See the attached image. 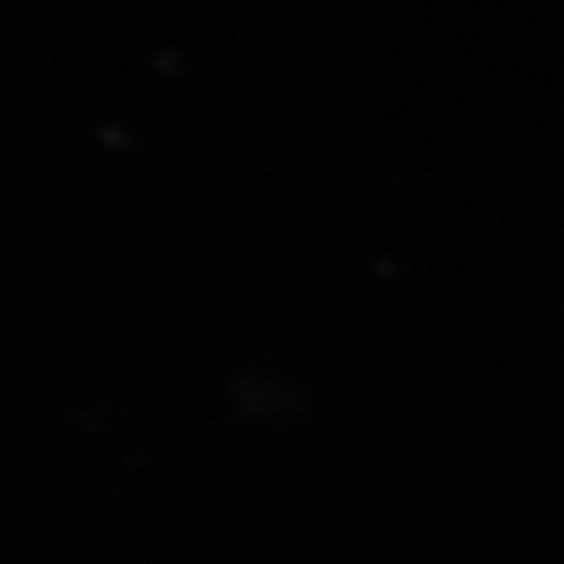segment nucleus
Here are the masks:
<instances>
[]
</instances>
